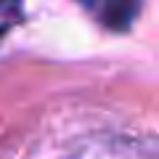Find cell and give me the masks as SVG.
I'll list each match as a JSON object with an SVG mask.
<instances>
[{"mask_svg": "<svg viewBox=\"0 0 159 159\" xmlns=\"http://www.w3.org/2000/svg\"><path fill=\"white\" fill-rule=\"evenodd\" d=\"M21 13V0H0V16H16Z\"/></svg>", "mask_w": 159, "mask_h": 159, "instance_id": "cell-2", "label": "cell"}, {"mask_svg": "<svg viewBox=\"0 0 159 159\" xmlns=\"http://www.w3.org/2000/svg\"><path fill=\"white\" fill-rule=\"evenodd\" d=\"M3 32H6V27H0V37H3Z\"/></svg>", "mask_w": 159, "mask_h": 159, "instance_id": "cell-3", "label": "cell"}, {"mask_svg": "<svg viewBox=\"0 0 159 159\" xmlns=\"http://www.w3.org/2000/svg\"><path fill=\"white\" fill-rule=\"evenodd\" d=\"M80 6L101 27L111 32H127L141 16L143 0H80Z\"/></svg>", "mask_w": 159, "mask_h": 159, "instance_id": "cell-1", "label": "cell"}]
</instances>
